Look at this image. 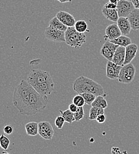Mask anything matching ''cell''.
I'll return each mask as SVG.
<instances>
[{
	"label": "cell",
	"instance_id": "1",
	"mask_svg": "<svg viewBox=\"0 0 139 154\" xmlns=\"http://www.w3.org/2000/svg\"><path fill=\"white\" fill-rule=\"evenodd\" d=\"M33 86L27 81L22 79L15 88L13 103L14 107L19 111L20 114L26 108Z\"/></svg>",
	"mask_w": 139,
	"mask_h": 154
},
{
	"label": "cell",
	"instance_id": "2",
	"mask_svg": "<svg viewBox=\"0 0 139 154\" xmlns=\"http://www.w3.org/2000/svg\"><path fill=\"white\" fill-rule=\"evenodd\" d=\"M73 89L78 94L83 93H91L97 96H105L104 88L101 84L84 76H80L75 80Z\"/></svg>",
	"mask_w": 139,
	"mask_h": 154
},
{
	"label": "cell",
	"instance_id": "3",
	"mask_svg": "<svg viewBox=\"0 0 139 154\" xmlns=\"http://www.w3.org/2000/svg\"><path fill=\"white\" fill-rule=\"evenodd\" d=\"M48 104L47 96L39 93L33 87L31 91L28 104L25 110L21 113L24 116H34L44 110Z\"/></svg>",
	"mask_w": 139,
	"mask_h": 154
},
{
	"label": "cell",
	"instance_id": "4",
	"mask_svg": "<svg viewBox=\"0 0 139 154\" xmlns=\"http://www.w3.org/2000/svg\"><path fill=\"white\" fill-rule=\"evenodd\" d=\"M86 42L85 33H80L74 27H68L65 32V43L76 49L80 48Z\"/></svg>",
	"mask_w": 139,
	"mask_h": 154
},
{
	"label": "cell",
	"instance_id": "5",
	"mask_svg": "<svg viewBox=\"0 0 139 154\" xmlns=\"http://www.w3.org/2000/svg\"><path fill=\"white\" fill-rule=\"evenodd\" d=\"M135 74L136 68L131 63H130L122 66L118 80L121 83L130 84L133 81Z\"/></svg>",
	"mask_w": 139,
	"mask_h": 154
},
{
	"label": "cell",
	"instance_id": "6",
	"mask_svg": "<svg viewBox=\"0 0 139 154\" xmlns=\"http://www.w3.org/2000/svg\"><path fill=\"white\" fill-rule=\"evenodd\" d=\"M50 73L41 69H33L29 74L27 81L31 84H40L52 79Z\"/></svg>",
	"mask_w": 139,
	"mask_h": 154
},
{
	"label": "cell",
	"instance_id": "7",
	"mask_svg": "<svg viewBox=\"0 0 139 154\" xmlns=\"http://www.w3.org/2000/svg\"><path fill=\"white\" fill-rule=\"evenodd\" d=\"M45 38L55 42H65V32L49 26L44 31Z\"/></svg>",
	"mask_w": 139,
	"mask_h": 154
},
{
	"label": "cell",
	"instance_id": "8",
	"mask_svg": "<svg viewBox=\"0 0 139 154\" xmlns=\"http://www.w3.org/2000/svg\"><path fill=\"white\" fill-rule=\"evenodd\" d=\"M135 7L132 1L127 0H119L117 4V8L119 17H128Z\"/></svg>",
	"mask_w": 139,
	"mask_h": 154
},
{
	"label": "cell",
	"instance_id": "9",
	"mask_svg": "<svg viewBox=\"0 0 139 154\" xmlns=\"http://www.w3.org/2000/svg\"><path fill=\"white\" fill-rule=\"evenodd\" d=\"M32 85L39 93L44 96L50 95L55 89V84L52 79L42 83L35 84Z\"/></svg>",
	"mask_w": 139,
	"mask_h": 154
},
{
	"label": "cell",
	"instance_id": "10",
	"mask_svg": "<svg viewBox=\"0 0 139 154\" xmlns=\"http://www.w3.org/2000/svg\"><path fill=\"white\" fill-rule=\"evenodd\" d=\"M119 46V45L111 42L110 40H107L102 46L100 54L108 60L112 61L114 54Z\"/></svg>",
	"mask_w": 139,
	"mask_h": 154
},
{
	"label": "cell",
	"instance_id": "11",
	"mask_svg": "<svg viewBox=\"0 0 139 154\" xmlns=\"http://www.w3.org/2000/svg\"><path fill=\"white\" fill-rule=\"evenodd\" d=\"M39 134L45 140H51L54 135V130L51 124L47 121L39 122Z\"/></svg>",
	"mask_w": 139,
	"mask_h": 154
},
{
	"label": "cell",
	"instance_id": "12",
	"mask_svg": "<svg viewBox=\"0 0 139 154\" xmlns=\"http://www.w3.org/2000/svg\"><path fill=\"white\" fill-rule=\"evenodd\" d=\"M121 68V66L111 60H108L106 66V76L110 79H118Z\"/></svg>",
	"mask_w": 139,
	"mask_h": 154
},
{
	"label": "cell",
	"instance_id": "13",
	"mask_svg": "<svg viewBox=\"0 0 139 154\" xmlns=\"http://www.w3.org/2000/svg\"><path fill=\"white\" fill-rule=\"evenodd\" d=\"M105 35L104 36V38L105 40H111L122 35L117 24L115 23L108 25L105 29Z\"/></svg>",
	"mask_w": 139,
	"mask_h": 154
},
{
	"label": "cell",
	"instance_id": "14",
	"mask_svg": "<svg viewBox=\"0 0 139 154\" xmlns=\"http://www.w3.org/2000/svg\"><path fill=\"white\" fill-rule=\"evenodd\" d=\"M56 16L60 21L67 27H74L76 23L75 17L68 12L60 11Z\"/></svg>",
	"mask_w": 139,
	"mask_h": 154
},
{
	"label": "cell",
	"instance_id": "15",
	"mask_svg": "<svg viewBox=\"0 0 139 154\" xmlns=\"http://www.w3.org/2000/svg\"><path fill=\"white\" fill-rule=\"evenodd\" d=\"M138 51V46L135 43H131L125 47V59L124 65L130 63L136 57Z\"/></svg>",
	"mask_w": 139,
	"mask_h": 154
},
{
	"label": "cell",
	"instance_id": "16",
	"mask_svg": "<svg viewBox=\"0 0 139 154\" xmlns=\"http://www.w3.org/2000/svg\"><path fill=\"white\" fill-rule=\"evenodd\" d=\"M117 24L119 27L122 35L127 36L130 34L132 29L128 17H120L117 22Z\"/></svg>",
	"mask_w": 139,
	"mask_h": 154
},
{
	"label": "cell",
	"instance_id": "17",
	"mask_svg": "<svg viewBox=\"0 0 139 154\" xmlns=\"http://www.w3.org/2000/svg\"><path fill=\"white\" fill-rule=\"evenodd\" d=\"M125 59V48L123 46H119L116 49L112 62L119 65V66L124 65V61Z\"/></svg>",
	"mask_w": 139,
	"mask_h": 154
},
{
	"label": "cell",
	"instance_id": "18",
	"mask_svg": "<svg viewBox=\"0 0 139 154\" xmlns=\"http://www.w3.org/2000/svg\"><path fill=\"white\" fill-rule=\"evenodd\" d=\"M132 30H139V9L134 8L128 17Z\"/></svg>",
	"mask_w": 139,
	"mask_h": 154
},
{
	"label": "cell",
	"instance_id": "19",
	"mask_svg": "<svg viewBox=\"0 0 139 154\" xmlns=\"http://www.w3.org/2000/svg\"><path fill=\"white\" fill-rule=\"evenodd\" d=\"M102 13L107 19L113 22H117L119 19V16L116 9H108L103 7Z\"/></svg>",
	"mask_w": 139,
	"mask_h": 154
},
{
	"label": "cell",
	"instance_id": "20",
	"mask_svg": "<svg viewBox=\"0 0 139 154\" xmlns=\"http://www.w3.org/2000/svg\"><path fill=\"white\" fill-rule=\"evenodd\" d=\"M25 129L27 135L35 136L39 134V123L31 122L25 125Z\"/></svg>",
	"mask_w": 139,
	"mask_h": 154
},
{
	"label": "cell",
	"instance_id": "21",
	"mask_svg": "<svg viewBox=\"0 0 139 154\" xmlns=\"http://www.w3.org/2000/svg\"><path fill=\"white\" fill-rule=\"evenodd\" d=\"M110 41L113 43L119 45V46H123L125 48L128 45H130L131 43H132L131 38L124 35H121L119 38H114Z\"/></svg>",
	"mask_w": 139,
	"mask_h": 154
},
{
	"label": "cell",
	"instance_id": "22",
	"mask_svg": "<svg viewBox=\"0 0 139 154\" xmlns=\"http://www.w3.org/2000/svg\"><path fill=\"white\" fill-rule=\"evenodd\" d=\"M49 26L64 32H66L68 27L66 26H65L64 24H63L58 19L56 16L54 17L49 21Z\"/></svg>",
	"mask_w": 139,
	"mask_h": 154
},
{
	"label": "cell",
	"instance_id": "23",
	"mask_svg": "<svg viewBox=\"0 0 139 154\" xmlns=\"http://www.w3.org/2000/svg\"><path fill=\"white\" fill-rule=\"evenodd\" d=\"M104 109L100 108L98 107L92 106L89 110V119L90 120H96L98 116L101 114H104Z\"/></svg>",
	"mask_w": 139,
	"mask_h": 154
},
{
	"label": "cell",
	"instance_id": "24",
	"mask_svg": "<svg viewBox=\"0 0 139 154\" xmlns=\"http://www.w3.org/2000/svg\"><path fill=\"white\" fill-rule=\"evenodd\" d=\"M91 106L98 107L105 109L108 107V103L103 96H98L92 103Z\"/></svg>",
	"mask_w": 139,
	"mask_h": 154
},
{
	"label": "cell",
	"instance_id": "25",
	"mask_svg": "<svg viewBox=\"0 0 139 154\" xmlns=\"http://www.w3.org/2000/svg\"><path fill=\"white\" fill-rule=\"evenodd\" d=\"M74 27L77 31L80 33H84L85 32H89L88 29V24L84 20H78L76 21Z\"/></svg>",
	"mask_w": 139,
	"mask_h": 154
},
{
	"label": "cell",
	"instance_id": "26",
	"mask_svg": "<svg viewBox=\"0 0 139 154\" xmlns=\"http://www.w3.org/2000/svg\"><path fill=\"white\" fill-rule=\"evenodd\" d=\"M59 112L61 116H62L65 119L66 122L72 124V122H74V113L72 112L69 109L65 111L60 110Z\"/></svg>",
	"mask_w": 139,
	"mask_h": 154
},
{
	"label": "cell",
	"instance_id": "27",
	"mask_svg": "<svg viewBox=\"0 0 139 154\" xmlns=\"http://www.w3.org/2000/svg\"><path fill=\"white\" fill-rule=\"evenodd\" d=\"M80 94L83 97L85 104L87 105H91L97 97L96 95L91 93H83Z\"/></svg>",
	"mask_w": 139,
	"mask_h": 154
},
{
	"label": "cell",
	"instance_id": "28",
	"mask_svg": "<svg viewBox=\"0 0 139 154\" xmlns=\"http://www.w3.org/2000/svg\"><path fill=\"white\" fill-rule=\"evenodd\" d=\"M10 144V139L5 135H1L0 137V146L1 147L5 150H7Z\"/></svg>",
	"mask_w": 139,
	"mask_h": 154
},
{
	"label": "cell",
	"instance_id": "29",
	"mask_svg": "<svg viewBox=\"0 0 139 154\" xmlns=\"http://www.w3.org/2000/svg\"><path fill=\"white\" fill-rule=\"evenodd\" d=\"M85 116V111L83 107H78V110L74 113V121L79 122Z\"/></svg>",
	"mask_w": 139,
	"mask_h": 154
},
{
	"label": "cell",
	"instance_id": "30",
	"mask_svg": "<svg viewBox=\"0 0 139 154\" xmlns=\"http://www.w3.org/2000/svg\"><path fill=\"white\" fill-rule=\"evenodd\" d=\"M73 103H74L78 107H83L84 105L86 104L83 97L80 94L77 95L74 97Z\"/></svg>",
	"mask_w": 139,
	"mask_h": 154
},
{
	"label": "cell",
	"instance_id": "31",
	"mask_svg": "<svg viewBox=\"0 0 139 154\" xmlns=\"http://www.w3.org/2000/svg\"><path fill=\"white\" fill-rule=\"evenodd\" d=\"M65 122V120L63 118V117L62 116H58L55 119V124L58 129H62L64 125Z\"/></svg>",
	"mask_w": 139,
	"mask_h": 154
},
{
	"label": "cell",
	"instance_id": "32",
	"mask_svg": "<svg viewBox=\"0 0 139 154\" xmlns=\"http://www.w3.org/2000/svg\"><path fill=\"white\" fill-rule=\"evenodd\" d=\"M13 128L10 125H6L4 128V132L6 135H11L13 133Z\"/></svg>",
	"mask_w": 139,
	"mask_h": 154
},
{
	"label": "cell",
	"instance_id": "33",
	"mask_svg": "<svg viewBox=\"0 0 139 154\" xmlns=\"http://www.w3.org/2000/svg\"><path fill=\"white\" fill-rule=\"evenodd\" d=\"M105 120H106V116L105 115V114L99 115L97 116V117L96 119L97 122L100 124L104 123L105 122Z\"/></svg>",
	"mask_w": 139,
	"mask_h": 154
},
{
	"label": "cell",
	"instance_id": "34",
	"mask_svg": "<svg viewBox=\"0 0 139 154\" xmlns=\"http://www.w3.org/2000/svg\"><path fill=\"white\" fill-rule=\"evenodd\" d=\"M104 7H105L106 8H108V9H116L117 8V4L112 3V2L109 1V2H107L104 5Z\"/></svg>",
	"mask_w": 139,
	"mask_h": 154
},
{
	"label": "cell",
	"instance_id": "35",
	"mask_svg": "<svg viewBox=\"0 0 139 154\" xmlns=\"http://www.w3.org/2000/svg\"><path fill=\"white\" fill-rule=\"evenodd\" d=\"M78 107L77 105H75L74 103H72L69 105V109L73 113L76 112L77 110H78Z\"/></svg>",
	"mask_w": 139,
	"mask_h": 154
},
{
	"label": "cell",
	"instance_id": "36",
	"mask_svg": "<svg viewBox=\"0 0 139 154\" xmlns=\"http://www.w3.org/2000/svg\"><path fill=\"white\" fill-rule=\"evenodd\" d=\"M41 60L40 59H33L30 61V65L32 66H36L39 64Z\"/></svg>",
	"mask_w": 139,
	"mask_h": 154
},
{
	"label": "cell",
	"instance_id": "37",
	"mask_svg": "<svg viewBox=\"0 0 139 154\" xmlns=\"http://www.w3.org/2000/svg\"><path fill=\"white\" fill-rule=\"evenodd\" d=\"M111 153L112 154H122V152L119 150V148L117 147H113L111 149Z\"/></svg>",
	"mask_w": 139,
	"mask_h": 154
},
{
	"label": "cell",
	"instance_id": "38",
	"mask_svg": "<svg viewBox=\"0 0 139 154\" xmlns=\"http://www.w3.org/2000/svg\"><path fill=\"white\" fill-rule=\"evenodd\" d=\"M59 1L61 3H65V2H72V0H57Z\"/></svg>",
	"mask_w": 139,
	"mask_h": 154
},
{
	"label": "cell",
	"instance_id": "39",
	"mask_svg": "<svg viewBox=\"0 0 139 154\" xmlns=\"http://www.w3.org/2000/svg\"><path fill=\"white\" fill-rule=\"evenodd\" d=\"M109 1L111 2H112V3L117 4V3H118V2H119V0H109Z\"/></svg>",
	"mask_w": 139,
	"mask_h": 154
},
{
	"label": "cell",
	"instance_id": "40",
	"mask_svg": "<svg viewBox=\"0 0 139 154\" xmlns=\"http://www.w3.org/2000/svg\"><path fill=\"white\" fill-rule=\"evenodd\" d=\"M90 142H94V139H93V138H91V140H90Z\"/></svg>",
	"mask_w": 139,
	"mask_h": 154
},
{
	"label": "cell",
	"instance_id": "41",
	"mask_svg": "<svg viewBox=\"0 0 139 154\" xmlns=\"http://www.w3.org/2000/svg\"></svg>",
	"mask_w": 139,
	"mask_h": 154
}]
</instances>
